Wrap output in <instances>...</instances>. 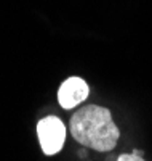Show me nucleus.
I'll list each match as a JSON object with an SVG mask.
<instances>
[{
	"mask_svg": "<svg viewBox=\"0 0 152 161\" xmlns=\"http://www.w3.org/2000/svg\"><path fill=\"white\" fill-rule=\"evenodd\" d=\"M90 95V87L82 77H67L58 89V103L64 110H72L84 103Z\"/></svg>",
	"mask_w": 152,
	"mask_h": 161,
	"instance_id": "3",
	"label": "nucleus"
},
{
	"mask_svg": "<svg viewBox=\"0 0 152 161\" xmlns=\"http://www.w3.org/2000/svg\"><path fill=\"white\" fill-rule=\"evenodd\" d=\"M115 161H146V159L143 158V152L141 150H133V153L120 155Z\"/></svg>",
	"mask_w": 152,
	"mask_h": 161,
	"instance_id": "4",
	"label": "nucleus"
},
{
	"mask_svg": "<svg viewBox=\"0 0 152 161\" xmlns=\"http://www.w3.org/2000/svg\"><path fill=\"white\" fill-rule=\"evenodd\" d=\"M69 130L79 143L96 152L114 150L120 139L119 126L110 111L99 105H87L77 110L71 118Z\"/></svg>",
	"mask_w": 152,
	"mask_h": 161,
	"instance_id": "1",
	"label": "nucleus"
},
{
	"mask_svg": "<svg viewBox=\"0 0 152 161\" xmlns=\"http://www.w3.org/2000/svg\"><path fill=\"white\" fill-rule=\"evenodd\" d=\"M37 136L47 156L56 155L66 143V126L58 116H47L37 123Z\"/></svg>",
	"mask_w": 152,
	"mask_h": 161,
	"instance_id": "2",
	"label": "nucleus"
}]
</instances>
